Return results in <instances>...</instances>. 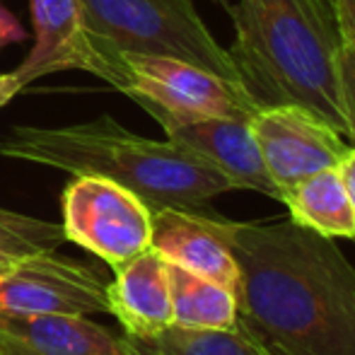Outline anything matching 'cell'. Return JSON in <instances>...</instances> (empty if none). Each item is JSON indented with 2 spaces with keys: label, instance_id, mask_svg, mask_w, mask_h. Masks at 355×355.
<instances>
[{
  "label": "cell",
  "instance_id": "2e32d148",
  "mask_svg": "<svg viewBox=\"0 0 355 355\" xmlns=\"http://www.w3.org/2000/svg\"><path fill=\"white\" fill-rule=\"evenodd\" d=\"M172 319L189 329H234L237 297L230 288L167 261Z\"/></svg>",
  "mask_w": 355,
  "mask_h": 355
},
{
  "label": "cell",
  "instance_id": "6da1fadb",
  "mask_svg": "<svg viewBox=\"0 0 355 355\" xmlns=\"http://www.w3.org/2000/svg\"><path fill=\"white\" fill-rule=\"evenodd\" d=\"M218 223L249 336L271 355H355V268L331 239L295 220Z\"/></svg>",
  "mask_w": 355,
  "mask_h": 355
},
{
  "label": "cell",
  "instance_id": "9a60e30c",
  "mask_svg": "<svg viewBox=\"0 0 355 355\" xmlns=\"http://www.w3.org/2000/svg\"><path fill=\"white\" fill-rule=\"evenodd\" d=\"M123 355H271L237 322L234 329H189L169 324L150 336L121 334Z\"/></svg>",
  "mask_w": 355,
  "mask_h": 355
},
{
  "label": "cell",
  "instance_id": "ffe728a7",
  "mask_svg": "<svg viewBox=\"0 0 355 355\" xmlns=\"http://www.w3.org/2000/svg\"><path fill=\"white\" fill-rule=\"evenodd\" d=\"M24 39H27V32L19 24V19L5 5H0V49L22 44Z\"/></svg>",
  "mask_w": 355,
  "mask_h": 355
},
{
  "label": "cell",
  "instance_id": "30bf717a",
  "mask_svg": "<svg viewBox=\"0 0 355 355\" xmlns=\"http://www.w3.org/2000/svg\"><path fill=\"white\" fill-rule=\"evenodd\" d=\"M150 116L162 126L167 141L208 159L234 184V189H252L281 201V191L263 164L249 121L174 119L167 114H150Z\"/></svg>",
  "mask_w": 355,
  "mask_h": 355
},
{
  "label": "cell",
  "instance_id": "277c9868",
  "mask_svg": "<svg viewBox=\"0 0 355 355\" xmlns=\"http://www.w3.org/2000/svg\"><path fill=\"white\" fill-rule=\"evenodd\" d=\"M80 3L94 37L119 51L182 58L234 83H242L230 51L215 42L191 0H80Z\"/></svg>",
  "mask_w": 355,
  "mask_h": 355
},
{
  "label": "cell",
  "instance_id": "7a4b0ae2",
  "mask_svg": "<svg viewBox=\"0 0 355 355\" xmlns=\"http://www.w3.org/2000/svg\"><path fill=\"white\" fill-rule=\"evenodd\" d=\"M225 12L234 24L227 51L257 102L300 104L348 141L334 0H239Z\"/></svg>",
  "mask_w": 355,
  "mask_h": 355
},
{
  "label": "cell",
  "instance_id": "8992f818",
  "mask_svg": "<svg viewBox=\"0 0 355 355\" xmlns=\"http://www.w3.org/2000/svg\"><path fill=\"white\" fill-rule=\"evenodd\" d=\"M63 237L112 268L150 249L153 211L121 184L78 174L61 196Z\"/></svg>",
  "mask_w": 355,
  "mask_h": 355
},
{
  "label": "cell",
  "instance_id": "44dd1931",
  "mask_svg": "<svg viewBox=\"0 0 355 355\" xmlns=\"http://www.w3.org/2000/svg\"><path fill=\"white\" fill-rule=\"evenodd\" d=\"M336 169H338V174H341L343 187H346L348 198H351V203L355 208V148L348 150V155L341 159V164H338Z\"/></svg>",
  "mask_w": 355,
  "mask_h": 355
},
{
  "label": "cell",
  "instance_id": "7c38bea8",
  "mask_svg": "<svg viewBox=\"0 0 355 355\" xmlns=\"http://www.w3.org/2000/svg\"><path fill=\"white\" fill-rule=\"evenodd\" d=\"M0 355H123L107 327L73 314H0Z\"/></svg>",
  "mask_w": 355,
  "mask_h": 355
},
{
  "label": "cell",
  "instance_id": "603a6c76",
  "mask_svg": "<svg viewBox=\"0 0 355 355\" xmlns=\"http://www.w3.org/2000/svg\"><path fill=\"white\" fill-rule=\"evenodd\" d=\"M15 261H17L15 257H8V254H0V276H3L5 271H10V268L15 266Z\"/></svg>",
  "mask_w": 355,
  "mask_h": 355
},
{
  "label": "cell",
  "instance_id": "4fadbf2b",
  "mask_svg": "<svg viewBox=\"0 0 355 355\" xmlns=\"http://www.w3.org/2000/svg\"><path fill=\"white\" fill-rule=\"evenodd\" d=\"M107 297L109 314L121 322L123 334L150 336L174 324L167 261L155 249H145L114 268Z\"/></svg>",
  "mask_w": 355,
  "mask_h": 355
},
{
  "label": "cell",
  "instance_id": "ba28073f",
  "mask_svg": "<svg viewBox=\"0 0 355 355\" xmlns=\"http://www.w3.org/2000/svg\"><path fill=\"white\" fill-rule=\"evenodd\" d=\"M107 285L94 266L56 249L34 254L0 276V314H102L109 312Z\"/></svg>",
  "mask_w": 355,
  "mask_h": 355
},
{
  "label": "cell",
  "instance_id": "5b68a950",
  "mask_svg": "<svg viewBox=\"0 0 355 355\" xmlns=\"http://www.w3.org/2000/svg\"><path fill=\"white\" fill-rule=\"evenodd\" d=\"M123 63L128 68V83L121 94L141 104L148 114L252 121L261 109L242 83L182 58L123 53Z\"/></svg>",
  "mask_w": 355,
  "mask_h": 355
},
{
  "label": "cell",
  "instance_id": "7402d4cb",
  "mask_svg": "<svg viewBox=\"0 0 355 355\" xmlns=\"http://www.w3.org/2000/svg\"><path fill=\"white\" fill-rule=\"evenodd\" d=\"M24 85L15 78V73H0V109L22 89Z\"/></svg>",
  "mask_w": 355,
  "mask_h": 355
},
{
  "label": "cell",
  "instance_id": "e0dca14e",
  "mask_svg": "<svg viewBox=\"0 0 355 355\" xmlns=\"http://www.w3.org/2000/svg\"><path fill=\"white\" fill-rule=\"evenodd\" d=\"M63 227L51 220L0 208V254L15 259L53 252L63 242Z\"/></svg>",
  "mask_w": 355,
  "mask_h": 355
},
{
  "label": "cell",
  "instance_id": "5bb4252c",
  "mask_svg": "<svg viewBox=\"0 0 355 355\" xmlns=\"http://www.w3.org/2000/svg\"><path fill=\"white\" fill-rule=\"evenodd\" d=\"M290 220L324 237L355 239V208L336 167L322 169L285 191Z\"/></svg>",
  "mask_w": 355,
  "mask_h": 355
},
{
  "label": "cell",
  "instance_id": "9c48e42d",
  "mask_svg": "<svg viewBox=\"0 0 355 355\" xmlns=\"http://www.w3.org/2000/svg\"><path fill=\"white\" fill-rule=\"evenodd\" d=\"M249 126L281 201L302 179L338 167L353 148L331 123L300 104L261 107Z\"/></svg>",
  "mask_w": 355,
  "mask_h": 355
},
{
  "label": "cell",
  "instance_id": "52a82bcc",
  "mask_svg": "<svg viewBox=\"0 0 355 355\" xmlns=\"http://www.w3.org/2000/svg\"><path fill=\"white\" fill-rule=\"evenodd\" d=\"M29 10L34 46L12 71L19 83L29 85L63 71H85L119 92L126 87L128 68L123 53L94 37L80 0H29Z\"/></svg>",
  "mask_w": 355,
  "mask_h": 355
},
{
  "label": "cell",
  "instance_id": "3957f363",
  "mask_svg": "<svg viewBox=\"0 0 355 355\" xmlns=\"http://www.w3.org/2000/svg\"><path fill=\"white\" fill-rule=\"evenodd\" d=\"M0 155L73 177H104L133 191L150 211H201L211 198L234 191V184L201 155L172 141L136 136L107 114L56 128L15 126L0 141Z\"/></svg>",
  "mask_w": 355,
  "mask_h": 355
},
{
  "label": "cell",
  "instance_id": "d6986e66",
  "mask_svg": "<svg viewBox=\"0 0 355 355\" xmlns=\"http://www.w3.org/2000/svg\"><path fill=\"white\" fill-rule=\"evenodd\" d=\"M338 19V34L348 51L355 53V0H334Z\"/></svg>",
  "mask_w": 355,
  "mask_h": 355
},
{
  "label": "cell",
  "instance_id": "cb8c5ba5",
  "mask_svg": "<svg viewBox=\"0 0 355 355\" xmlns=\"http://www.w3.org/2000/svg\"><path fill=\"white\" fill-rule=\"evenodd\" d=\"M213 3H218V5H220V8H225V10H227V8H230V3H227V0H213Z\"/></svg>",
  "mask_w": 355,
  "mask_h": 355
},
{
  "label": "cell",
  "instance_id": "ac0fdd59",
  "mask_svg": "<svg viewBox=\"0 0 355 355\" xmlns=\"http://www.w3.org/2000/svg\"><path fill=\"white\" fill-rule=\"evenodd\" d=\"M338 78H341V94L348 116V143L355 148V53L346 46L338 56Z\"/></svg>",
  "mask_w": 355,
  "mask_h": 355
},
{
  "label": "cell",
  "instance_id": "8fae6325",
  "mask_svg": "<svg viewBox=\"0 0 355 355\" xmlns=\"http://www.w3.org/2000/svg\"><path fill=\"white\" fill-rule=\"evenodd\" d=\"M218 220L220 215L208 208H157L153 211L150 249H155L164 261L211 278L234 293L237 261L220 232Z\"/></svg>",
  "mask_w": 355,
  "mask_h": 355
}]
</instances>
